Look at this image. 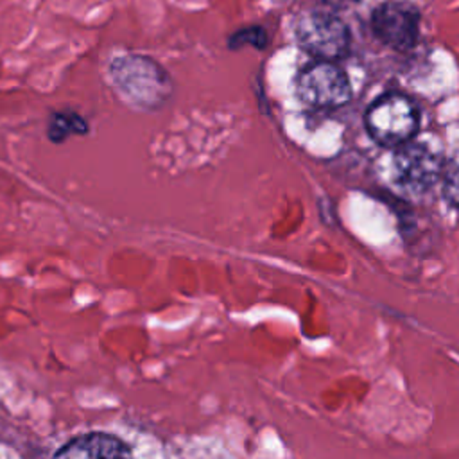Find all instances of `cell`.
<instances>
[{
    "label": "cell",
    "instance_id": "7",
    "mask_svg": "<svg viewBox=\"0 0 459 459\" xmlns=\"http://www.w3.org/2000/svg\"><path fill=\"white\" fill-rule=\"evenodd\" d=\"M133 452L126 441L108 432H88L66 441L56 457L82 459V457H129Z\"/></svg>",
    "mask_w": 459,
    "mask_h": 459
},
{
    "label": "cell",
    "instance_id": "4",
    "mask_svg": "<svg viewBox=\"0 0 459 459\" xmlns=\"http://www.w3.org/2000/svg\"><path fill=\"white\" fill-rule=\"evenodd\" d=\"M366 127L377 143L400 147L416 136L420 113L409 97L387 93L377 99L366 111Z\"/></svg>",
    "mask_w": 459,
    "mask_h": 459
},
{
    "label": "cell",
    "instance_id": "10",
    "mask_svg": "<svg viewBox=\"0 0 459 459\" xmlns=\"http://www.w3.org/2000/svg\"><path fill=\"white\" fill-rule=\"evenodd\" d=\"M443 195L454 206H459V156L448 158L443 167Z\"/></svg>",
    "mask_w": 459,
    "mask_h": 459
},
{
    "label": "cell",
    "instance_id": "8",
    "mask_svg": "<svg viewBox=\"0 0 459 459\" xmlns=\"http://www.w3.org/2000/svg\"><path fill=\"white\" fill-rule=\"evenodd\" d=\"M90 124L88 120L72 109H61L54 111L48 117L47 122V136L52 143H63L72 136H82L88 134Z\"/></svg>",
    "mask_w": 459,
    "mask_h": 459
},
{
    "label": "cell",
    "instance_id": "5",
    "mask_svg": "<svg viewBox=\"0 0 459 459\" xmlns=\"http://www.w3.org/2000/svg\"><path fill=\"white\" fill-rule=\"evenodd\" d=\"M298 99L316 109H335L351 99V86L342 68L332 61H317L303 68L296 79Z\"/></svg>",
    "mask_w": 459,
    "mask_h": 459
},
{
    "label": "cell",
    "instance_id": "9",
    "mask_svg": "<svg viewBox=\"0 0 459 459\" xmlns=\"http://www.w3.org/2000/svg\"><path fill=\"white\" fill-rule=\"evenodd\" d=\"M226 45L230 50H240L246 45H251L256 50H264L269 45V36L262 25H246L231 32Z\"/></svg>",
    "mask_w": 459,
    "mask_h": 459
},
{
    "label": "cell",
    "instance_id": "3",
    "mask_svg": "<svg viewBox=\"0 0 459 459\" xmlns=\"http://www.w3.org/2000/svg\"><path fill=\"white\" fill-rule=\"evenodd\" d=\"M294 36L307 54L325 61L344 57L351 43L346 22L328 7L303 9L294 20Z\"/></svg>",
    "mask_w": 459,
    "mask_h": 459
},
{
    "label": "cell",
    "instance_id": "6",
    "mask_svg": "<svg viewBox=\"0 0 459 459\" xmlns=\"http://www.w3.org/2000/svg\"><path fill=\"white\" fill-rule=\"evenodd\" d=\"M371 29L384 45L407 52L420 36V13L405 2H384L371 14Z\"/></svg>",
    "mask_w": 459,
    "mask_h": 459
},
{
    "label": "cell",
    "instance_id": "1",
    "mask_svg": "<svg viewBox=\"0 0 459 459\" xmlns=\"http://www.w3.org/2000/svg\"><path fill=\"white\" fill-rule=\"evenodd\" d=\"M109 81L133 108L156 111L172 97L174 82L169 72L143 54H118L108 65Z\"/></svg>",
    "mask_w": 459,
    "mask_h": 459
},
{
    "label": "cell",
    "instance_id": "2",
    "mask_svg": "<svg viewBox=\"0 0 459 459\" xmlns=\"http://www.w3.org/2000/svg\"><path fill=\"white\" fill-rule=\"evenodd\" d=\"M445 158L427 143L414 138L398 147L391 161V183L407 199L420 201L432 194L443 178Z\"/></svg>",
    "mask_w": 459,
    "mask_h": 459
}]
</instances>
